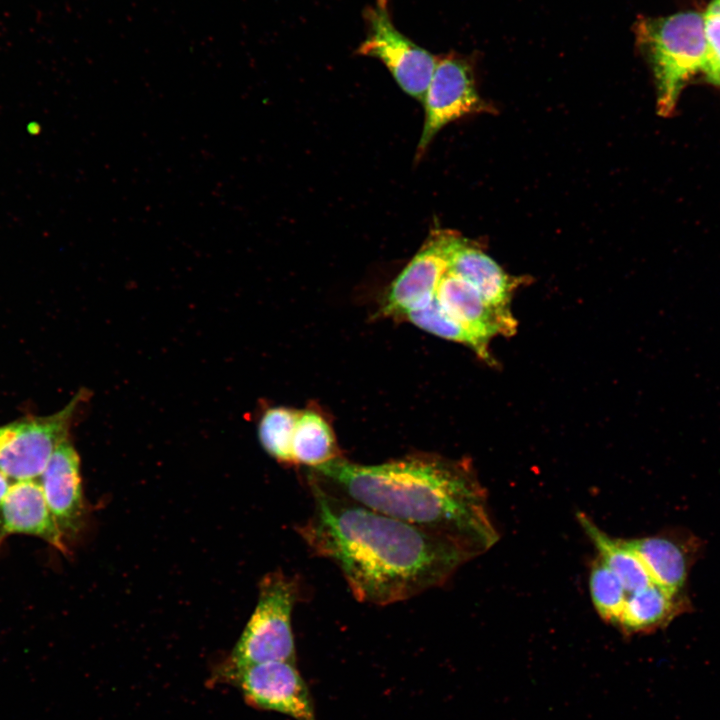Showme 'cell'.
I'll list each match as a JSON object with an SVG mask.
<instances>
[{"label": "cell", "instance_id": "obj_1", "mask_svg": "<svg viewBox=\"0 0 720 720\" xmlns=\"http://www.w3.org/2000/svg\"><path fill=\"white\" fill-rule=\"evenodd\" d=\"M312 512L296 532L332 561L354 597L385 606L440 587L477 555L438 533L374 511L308 475Z\"/></svg>", "mask_w": 720, "mask_h": 720}, {"label": "cell", "instance_id": "obj_2", "mask_svg": "<svg viewBox=\"0 0 720 720\" xmlns=\"http://www.w3.org/2000/svg\"><path fill=\"white\" fill-rule=\"evenodd\" d=\"M311 472L345 497L450 538L477 556L499 540L486 489L465 461L411 455L361 465L338 457Z\"/></svg>", "mask_w": 720, "mask_h": 720}, {"label": "cell", "instance_id": "obj_3", "mask_svg": "<svg viewBox=\"0 0 720 720\" xmlns=\"http://www.w3.org/2000/svg\"><path fill=\"white\" fill-rule=\"evenodd\" d=\"M634 32L654 75L657 112L670 116L685 85L696 74L704 73L706 67L703 14L683 11L664 17H640Z\"/></svg>", "mask_w": 720, "mask_h": 720}, {"label": "cell", "instance_id": "obj_4", "mask_svg": "<svg viewBox=\"0 0 720 720\" xmlns=\"http://www.w3.org/2000/svg\"><path fill=\"white\" fill-rule=\"evenodd\" d=\"M299 594L295 577L280 570L266 574L259 583L256 607L223 668L270 661L296 663L291 616Z\"/></svg>", "mask_w": 720, "mask_h": 720}, {"label": "cell", "instance_id": "obj_5", "mask_svg": "<svg viewBox=\"0 0 720 720\" xmlns=\"http://www.w3.org/2000/svg\"><path fill=\"white\" fill-rule=\"evenodd\" d=\"M81 389L60 411L29 417L0 427V470L14 482L35 480L52 454L68 439L78 406L87 399Z\"/></svg>", "mask_w": 720, "mask_h": 720}, {"label": "cell", "instance_id": "obj_6", "mask_svg": "<svg viewBox=\"0 0 720 720\" xmlns=\"http://www.w3.org/2000/svg\"><path fill=\"white\" fill-rule=\"evenodd\" d=\"M367 33L357 48L362 56L380 60L399 87L423 101L438 57L420 47L394 25L389 0H376L364 11Z\"/></svg>", "mask_w": 720, "mask_h": 720}, {"label": "cell", "instance_id": "obj_7", "mask_svg": "<svg viewBox=\"0 0 720 720\" xmlns=\"http://www.w3.org/2000/svg\"><path fill=\"white\" fill-rule=\"evenodd\" d=\"M225 679L256 708L286 714L296 720H316L308 687L295 663L270 661L238 668H223Z\"/></svg>", "mask_w": 720, "mask_h": 720}, {"label": "cell", "instance_id": "obj_8", "mask_svg": "<svg viewBox=\"0 0 720 720\" xmlns=\"http://www.w3.org/2000/svg\"><path fill=\"white\" fill-rule=\"evenodd\" d=\"M422 103L425 116L416 150L417 159L424 155L444 126L469 114L487 110L477 93L470 64L456 55L438 58Z\"/></svg>", "mask_w": 720, "mask_h": 720}, {"label": "cell", "instance_id": "obj_9", "mask_svg": "<svg viewBox=\"0 0 720 720\" xmlns=\"http://www.w3.org/2000/svg\"><path fill=\"white\" fill-rule=\"evenodd\" d=\"M455 232L433 230L416 255L394 279L386 293L384 315H406L427 306L449 269L450 254L457 240Z\"/></svg>", "mask_w": 720, "mask_h": 720}, {"label": "cell", "instance_id": "obj_10", "mask_svg": "<svg viewBox=\"0 0 720 720\" xmlns=\"http://www.w3.org/2000/svg\"><path fill=\"white\" fill-rule=\"evenodd\" d=\"M435 299L442 310L474 336L488 353L493 337L510 336L516 330L517 323L512 314L492 307L472 284L449 269L437 287Z\"/></svg>", "mask_w": 720, "mask_h": 720}, {"label": "cell", "instance_id": "obj_11", "mask_svg": "<svg viewBox=\"0 0 720 720\" xmlns=\"http://www.w3.org/2000/svg\"><path fill=\"white\" fill-rule=\"evenodd\" d=\"M39 483L62 536L76 538L85 512L80 458L68 439L52 454Z\"/></svg>", "mask_w": 720, "mask_h": 720}, {"label": "cell", "instance_id": "obj_12", "mask_svg": "<svg viewBox=\"0 0 720 720\" xmlns=\"http://www.w3.org/2000/svg\"><path fill=\"white\" fill-rule=\"evenodd\" d=\"M12 534L36 536L60 552H67L43 489L35 480L12 483L0 504V545Z\"/></svg>", "mask_w": 720, "mask_h": 720}, {"label": "cell", "instance_id": "obj_13", "mask_svg": "<svg viewBox=\"0 0 720 720\" xmlns=\"http://www.w3.org/2000/svg\"><path fill=\"white\" fill-rule=\"evenodd\" d=\"M625 540L643 561L655 584L680 592L696 559L698 543L694 537L662 532Z\"/></svg>", "mask_w": 720, "mask_h": 720}, {"label": "cell", "instance_id": "obj_14", "mask_svg": "<svg viewBox=\"0 0 720 720\" xmlns=\"http://www.w3.org/2000/svg\"><path fill=\"white\" fill-rule=\"evenodd\" d=\"M449 271L472 284L492 307L512 314L511 299L519 279L507 274L480 248L460 237L450 254Z\"/></svg>", "mask_w": 720, "mask_h": 720}, {"label": "cell", "instance_id": "obj_15", "mask_svg": "<svg viewBox=\"0 0 720 720\" xmlns=\"http://www.w3.org/2000/svg\"><path fill=\"white\" fill-rule=\"evenodd\" d=\"M685 608L680 592L652 583L628 594L615 626L625 634L650 633L669 624Z\"/></svg>", "mask_w": 720, "mask_h": 720}, {"label": "cell", "instance_id": "obj_16", "mask_svg": "<svg viewBox=\"0 0 720 720\" xmlns=\"http://www.w3.org/2000/svg\"><path fill=\"white\" fill-rule=\"evenodd\" d=\"M577 520L597 551V557L620 579L627 593L654 583L645 564L625 539L612 537L585 513Z\"/></svg>", "mask_w": 720, "mask_h": 720}, {"label": "cell", "instance_id": "obj_17", "mask_svg": "<svg viewBox=\"0 0 720 720\" xmlns=\"http://www.w3.org/2000/svg\"><path fill=\"white\" fill-rule=\"evenodd\" d=\"M294 464L315 468L338 458L333 431L315 411L299 412L292 440Z\"/></svg>", "mask_w": 720, "mask_h": 720}, {"label": "cell", "instance_id": "obj_18", "mask_svg": "<svg viewBox=\"0 0 720 720\" xmlns=\"http://www.w3.org/2000/svg\"><path fill=\"white\" fill-rule=\"evenodd\" d=\"M299 412L285 407L265 411L259 426L258 437L264 450L278 462L294 464L292 440Z\"/></svg>", "mask_w": 720, "mask_h": 720}, {"label": "cell", "instance_id": "obj_19", "mask_svg": "<svg viewBox=\"0 0 720 720\" xmlns=\"http://www.w3.org/2000/svg\"><path fill=\"white\" fill-rule=\"evenodd\" d=\"M589 590L598 615L605 622L615 625L628 593L620 579L597 556L590 567Z\"/></svg>", "mask_w": 720, "mask_h": 720}, {"label": "cell", "instance_id": "obj_20", "mask_svg": "<svg viewBox=\"0 0 720 720\" xmlns=\"http://www.w3.org/2000/svg\"><path fill=\"white\" fill-rule=\"evenodd\" d=\"M405 317L417 327L436 336L465 344L472 348L482 359L490 360L480 343L464 327L449 317L434 298L427 306L413 310Z\"/></svg>", "mask_w": 720, "mask_h": 720}, {"label": "cell", "instance_id": "obj_21", "mask_svg": "<svg viewBox=\"0 0 720 720\" xmlns=\"http://www.w3.org/2000/svg\"><path fill=\"white\" fill-rule=\"evenodd\" d=\"M707 47L706 79L720 86V0H712L703 14Z\"/></svg>", "mask_w": 720, "mask_h": 720}, {"label": "cell", "instance_id": "obj_22", "mask_svg": "<svg viewBox=\"0 0 720 720\" xmlns=\"http://www.w3.org/2000/svg\"><path fill=\"white\" fill-rule=\"evenodd\" d=\"M9 478L0 470V504L10 489Z\"/></svg>", "mask_w": 720, "mask_h": 720}]
</instances>
